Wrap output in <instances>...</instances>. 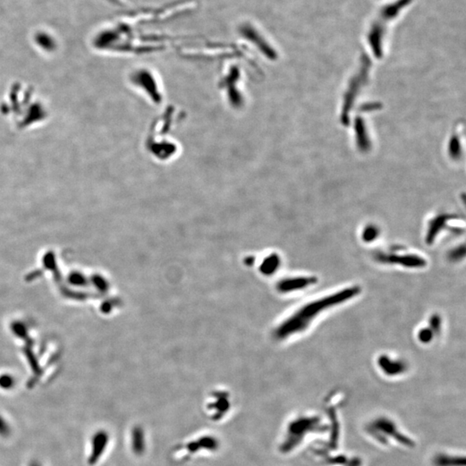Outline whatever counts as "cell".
Returning <instances> with one entry per match:
<instances>
[{"label": "cell", "mask_w": 466, "mask_h": 466, "mask_svg": "<svg viewBox=\"0 0 466 466\" xmlns=\"http://www.w3.org/2000/svg\"><path fill=\"white\" fill-rule=\"evenodd\" d=\"M109 442V435L105 431H98L93 435L91 440V453L88 457V464L94 466L98 462L105 452Z\"/></svg>", "instance_id": "obj_3"}, {"label": "cell", "mask_w": 466, "mask_h": 466, "mask_svg": "<svg viewBox=\"0 0 466 466\" xmlns=\"http://www.w3.org/2000/svg\"><path fill=\"white\" fill-rule=\"evenodd\" d=\"M360 291L361 289L358 286L348 287L305 304L279 325L275 331V336L279 340H285L303 333L321 314L358 296Z\"/></svg>", "instance_id": "obj_1"}, {"label": "cell", "mask_w": 466, "mask_h": 466, "mask_svg": "<svg viewBox=\"0 0 466 466\" xmlns=\"http://www.w3.org/2000/svg\"><path fill=\"white\" fill-rule=\"evenodd\" d=\"M419 339L423 343H427L430 341L431 339H433V332H431L428 329H423L419 333Z\"/></svg>", "instance_id": "obj_7"}, {"label": "cell", "mask_w": 466, "mask_h": 466, "mask_svg": "<svg viewBox=\"0 0 466 466\" xmlns=\"http://www.w3.org/2000/svg\"><path fill=\"white\" fill-rule=\"evenodd\" d=\"M0 384H1V386L4 387V388H9V387H11V385H12V381L10 379H5V378L4 379L3 378L1 380Z\"/></svg>", "instance_id": "obj_9"}, {"label": "cell", "mask_w": 466, "mask_h": 466, "mask_svg": "<svg viewBox=\"0 0 466 466\" xmlns=\"http://www.w3.org/2000/svg\"><path fill=\"white\" fill-rule=\"evenodd\" d=\"M379 260L389 264H401L404 267L420 268L426 266V262L423 257H419L416 254H404V255H397V254H386L381 255Z\"/></svg>", "instance_id": "obj_2"}, {"label": "cell", "mask_w": 466, "mask_h": 466, "mask_svg": "<svg viewBox=\"0 0 466 466\" xmlns=\"http://www.w3.org/2000/svg\"><path fill=\"white\" fill-rule=\"evenodd\" d=\"M377 235V231L376 230V228L374 227H368V229H366L365 231V234H364V239L366 240V241H372L374 238H376V236Z\"/></svg>", "instance_id": "obj_8"}, {"label": "cell", "mask_w": 466, "mask_h": 466, "mask_svg": "<svg viewBox=\"0 0 466 466\" xmlns=\"http://www.w3.org/2000/svg\"><path fill=\"white\" fill-rule=\"evenodd\" d=\"M11 433V428L10 424L4 417L0 416V436L1 437H8Z\"/></svg>", "instance_id": "obj_6"}, {"label": "cell", "mask_w": 466, "mask_h": 466, "mask_svg": "<svg viewBox=\"0 0 466 466\" xmlns=\"http://www.w3.org/2000/svg\"><path fill=\"white\" fill-rule=\"evenodd\" d=\"M316 282L317 279L314 276H305L286 281L281 287L284 291H293L308 288L309 286L314 285Z\"/></svg>", "instance_id": "obj_4"}, {"label": "cell", "mask_w": 466, "mask_h": 466, "mask_svg": "<svg viewBox=\"0 0 466 466\" xmlns=\"http://www.w3.org/2000/svg\"><path fill=\"white\" fill-rule=\"evenodd\" d=\"M142 433L141 431L136 428L134 429L133 433H132V446H133L134 451L135 452H140L142 449Z\"/></svg>", "instance_id": "obj_5"}, {"label": "cell", "mask_w": 466, "mask_h": 466, "mask_svg": "<svg viewBox=\"0 0 466 466\" xmlns=\"http://www.w3.org/2000/svg\"><path fill=\"white\" fill-rule=\"evenodd\" d=\"M29 466H43L39 461L37 460H33L32 462L29 463Z\"/></svg>", "instance_id": "obj_10"}]
</instances>
